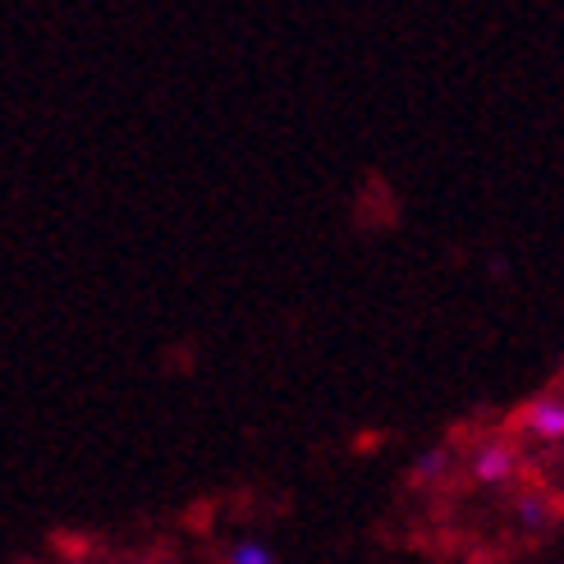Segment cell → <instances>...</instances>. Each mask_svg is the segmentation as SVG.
I'll return each instance as SVG.
<instances>
[{
  "instance_id": "7a4b0ae2",
  "label": "cell",
  "mask_w": 564,
  "mask_h": 564,
  "mask_svg": "<svg viewBox=\"0 0 564 564\" xmlns=\"http://www.w3.org/2000/svg\"><path fill=\"white\" fill-rule=\"evenodd\" d=\"M514 473H519V449L505 441V436L477 445V455H473V477H477V482L500 487V482H510Z\"/></svg>"
},
{
  "instance_id": "6da1fadb",
  "label": "cell",
  "mask_w": 564,
  "mask_h": 564,
  "mask_svg": "<svg viewBox=\"0 0 564 564\" xmlns=\"http://www.w3.org/2000/svg\"><path fill=\"white\" fill-rule=\"evenodd\" d=\"M510 427H523L542 441H564V394H538V400L519 404Z\"/></svg>"
},
{
  "instance_id": "5b68a950",
  "label": "cell",
  "mask_w": 564,
  "mask_h": 564,
  "mask_svg": "<svg viewBox=\"0 0 564 564\" xmlns=\"http://www.w3.org/2000/svg\"><path fill=\"white\" fill-rule=\"evenodd\" d=\"M225 564H280V555L258 538H243V542H235L230 551H225Z\"/></svg>"
},
{
  "instance_id": "3957f363",
  "label": "cell",
  "mask_w": 564,
  "mask_h": 564,
  "mask_svg": "<svg viewBox=\"0 0 564 564\" xmlns=\"http://www.w3.org/2000/svg\"><path fill=\"white\" fill-rule=\"evenodd\" d=\"M555 510H560V505H555L546 491H538V487H528V491L514 496V519H519V528H528V532H546V528L555 523Z\"/></svg>"
},
{
  "instance_id": "277c9868",
  "label": "cell",
  "mask_w": 564,
  "mask_h": 564,
  "mask_svg": "<svg viewBox=\"0 0 564 564\" xmlns=\"http://www.w3.org/2000/svg\"><path fill=\"white\" fill-rule=\"evenodd\" d=\"M449 449L445 445H432V449H422V455L413 459V468H409V482L413 487H432V482H441V477L449 473Z\"/></svg>"
}]
</instances>
